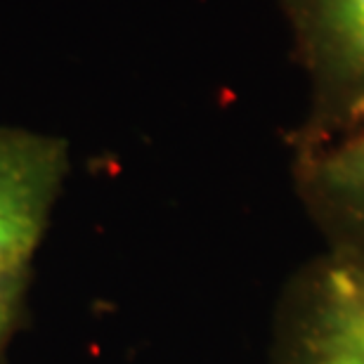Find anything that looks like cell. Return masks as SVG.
<instances>
[{"mask_svg": "<svg viewBox=\"0 0 364 364\" xmlns=\"http://www.w3.org/2000/svg\"><path fill=\"white\" fill-rule=\"evenodd\" d=\"M31 270L0 272V360L24 317Z\"/></svg>", "mask_w": 364, "mask_h": 364, "instance_id": "5b68a950", "label": "cell"}, {"mask_svg": "<svg viewBox=\"0 0 364 364\" xmlns=\"http://www.w3.org/2000/svg\"><path fill=\"white\" fill-rule=\"evenodd\" d=\"M303 182L317 203L364 228V133L308 154Z\"/></svg>", "mask_w": 364, "mask_h": 364, "instance_id": "3957f363", "label": "cell"}, {"mask_svg": "<svg viewBox=\"0 0 364 364\" xmlns=\"http://www.w3.org/2000/svg\"><path fill=\"white\" fill-rule=\"evenodd\" d=\"M319 341L343 346L364 358V277L355 270H338L326 282Z\"/></svg>", "mask_w": 364, "mask_h": 364, "instance_id": "277c9868", "label": "cell"}, {"mask_svg": "<svg viewBox=\"0 0 364 364\" xmlns=\"http://www.w3.org/2000/svg\"><path fill=\"white\" fill-rule=\"evenodd\" d=\"M67 171L60 137L0 128V272L31 270Z\"/></svg>", "mask_w": 364, "mask_h": 364, "instance_id": "6da1fadb", "label": "cell"}, {"mask_svg": "<svg viewBox=\"0 0 364 364\" xmlns=\"http://www.w3.org/2000/svg\"><path fill=\"white\" fill-rule=\"evenodd\" d=\"M310 364H364V358H360L358 353L348 350V348H343V346L315 338Z\"/></svg>", "mask_w": 364, "mask_h": 364, "instance_id": "8992f818", "label": "cell"}, {"mask_svg": "<svg viewBox=\"0 0 364 364\" xmlns=\"http://www.w3.org/2000/svg\"><path fill=\"white\" fill-rule=\"evenodd\" d=\"M317 92L364 112V0H279Z\"/></svg>", "mask_w": 364, "mask_h": 364, "instance_id": "7a4b0ae2", "label": "cell"}]
</instances>
